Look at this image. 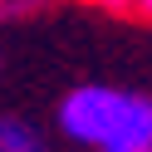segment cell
I'll return each mask as SVG.
<instances>
[{"label": "cell", "mask_w": 152, "mask_h": 152, "mask_svg": "<svg viewBox=\"0 0 152 152\" xmlns=\"http://www.w3.org/2000/svg\"><path fill=\"white\" fill-rule=\"evenodd\" d=\"M118 103H123V88H108V83H79V88H69L64 103H59L64 137L83 142V147H98L108 137L113 118H118Z\"/></svg>", "instance_id": "cell-1"}, {"label": "cell", "mask_w": 152, "mask_h": 152, "mask_svg": "<svg viewBox=\"0 0 152 152\" xmlns=\"http://www.w3.org/2000/svg\"><path fill=\"white\" fill-rule=\"evenodd\" d=\"M98 152H152V98L147 93H123L118 118H113L108 137Z\"/></svg>", "instance_id": "cell-2"}, {"label": "cell", "mask_w": 152, "mask_h": 152, "mask_svg": "<svg viewBox=\"0 0 152 152\" xmlns=\"http://www.w3.org/2000/svg\"><path fill=\"white\" fill-rule=\"evenodd\" d=\"M0 152H44V132L15 113H5L0 118Z\"/></svg>", "instance_id": "cell-3"}, {"label": "cell", "mask_w": 152, "mask_h": 152, "mask_svg": "<svg viewBox=\"0 0 152 152\" xmlns=\"http://www.w3.org/2000/svg\"><path fill=\"white\" fill-rule=\"evenodd\" d=\"M49 0H0V20H20V15H34L44 10Z\"/></svg>", "instance_id": "cell-4"}, {"label": "cell", "mask_w": 152, "mask_h": 152, "mask_svg": "<svg viewBox=\"0 0 152 152\" xmlns=\"http://www.w3.org/2000/svg\"><path fill=\"white\" fill-rule=\"evenodd\" d=\"M88 5H98V10H113V15H123V10H132V0H88Z\"/></svg>", "instance_id": "cell-5"}, {"label": "cell", "mask_w": 152, "mask_h": 152, "mask_svg": "<svg viewBox=\"0 0 152 152\" xmlns=\"http://www.w3.org/2000/svg\"><path fill=\"white\" fill-rule=\"evenodd\" d=\"M132 10H137V15H147V20H152V0H132Z\"/></svg>", "instance_id": "cell-6"}]
</instances>
